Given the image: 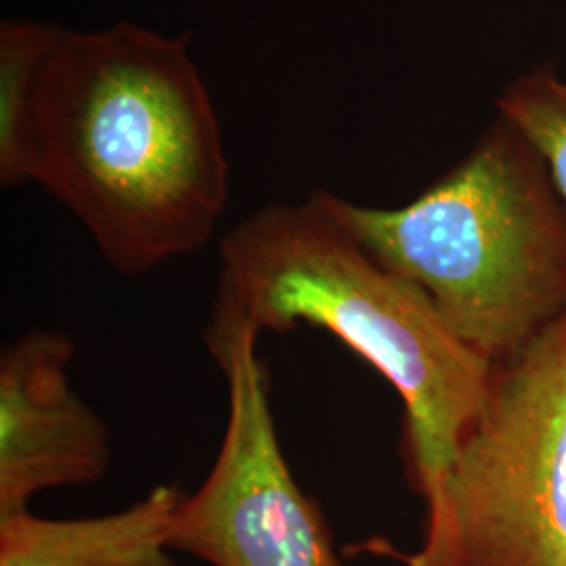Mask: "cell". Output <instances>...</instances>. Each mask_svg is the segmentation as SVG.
I'll return each mask as SVG.
<instances>
[{
    "label": "cell",
    "instance_id": "2",
    "mask_svg": "<svg viewBox=\"0 0 566 566\" xmlns=\"http://www.w3.org/2000/svg\"><path fill=\"white\" fill-rule=\"evenodd\" d=\"M303 324L336 336L399 392L409 470L432 514L493 364L455 336L420 285L378 263L319 191L269 203L224 235L203 343L212 355L243 334Z\"/></svg>",
    "mask_w": 566,
    "mask_h": 566
},
{
    "label": "cell",
    "instance_id": "3",
    "mask_svg": "<svg viewBox=\"0 0 566 566\" xmlns=\"http://www.w3.org/2000/svg\"><path fill=\"white\" fill-rule=\"evenodd\" d=\"M317 191L378 263L420 285L455 336L491 364L566 313V202L539 151L502 116L405 206Z\"/></svg>",
    "mask_w": 566,
    "mask_h": 566
},
{
    "label": "cell",
    "instance_id": "8",
    "mask_svg": "<svg viewBox=\"0 0 566 566\" xmlns=\"http://www.w3.org/2000/svg\"><path fill=\"white\" fill-rule=\"evenodd\" d=\"M60 25L4 20L0 25V182H36L39 97Z\"/></svg>",
    "mask_w": 566,
    "mask_h": 566
},
{
    "label": "cell",
    "instance_id": "5",
    "mask_svg": "<svg viewBox=\"0 0 566 566\" xmlns=\"http://www.w3.org/2000/svg\"><path fill=\"white\" fill-rule=\"evenodd\" d=\"M256 334L212 355L229 411L217 460L193 495H182L170 547L208 566H343L319 504L294 479L269 403Z\"/></svg>",
    "mask_w": 566,
    "mask_h": 566
},
{
    "label": "cell",
    "instance_id": "6",
    "mask_svg": "<svg viewBox=\"0 0 566 566\" xmlns=\"http://www.w3.org/2000/svg\"><path fill=\"white\" fill-rule=\"evenodd\" d=\"M70 336L32 329L0 357V516L30 507L36 493L102 481L112 437L70 385Z\"/></svg>",
    "mask_w": 566,
    "mask_h": 566
},
{
    "label": "cell",
    "instance_id": "7",
    "mask_svg": "<svg viewBox=\"0 0 566 566\" xmlns=\"http://www.w3.org/2000/svg\"><path fill=\"white\" fill-rule=\"evenodd\" d=\"M181 489L154 486L103 516L44 518L30 507L0 516V566H177L170 526Z\"/></svg>",
    "mask_w": 566,
    "mask_h": 566
},
{
    "label": "cell",
    "instance_id": "1",
    "mask_svg": "<svg viewBox=\"0 0 566 566\" xmlns=\"http://www.w3.org/2000/svg\"><path fill=\"white\" fill-rule=\"evenodd\" d=\"M189 34L130 21L60 30L39 97L36 182L122 275L198 252L229 198V164Z\"/></svg>",
    "mask_w": 566,
    "mask_h": 566
},
{
    "label": "cell",
    "instance_id": "4",
    "mask_svg": "<svg viewBox=\"0 0 566 566\" xmlns=\"http://www.w3.org/2000/svg\"><path fill=\"white\" fill-rule=\"evenodd\" d=\"M405 566H566V313L491 365L439 507Z\"/></svg>",
    "mask_w": 566,
    "mask_h": 566
},
{
    "label": "cell",
    "instance_id": "9",
    "mask_svg": "<svg viewBox=\"0 0 566 566\" xmlns=\"http://www.w3.org/2000/svg\"><path fill=\"white\" fill-rule=\"evenodd\" d=\"M497 109L539 151L566 202V81L547 70L526 74L507 86Z\"/></svg>",
    "mask_w": 566,
    "mask_h": 566
}]
</instances>
